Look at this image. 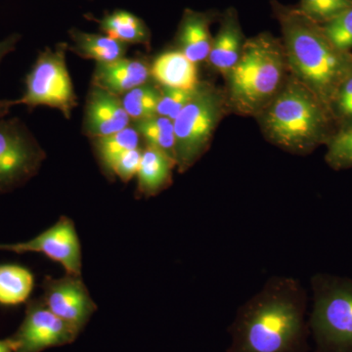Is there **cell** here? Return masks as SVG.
<instances>
[{"label":"cell","instance_id":"6da1fadb","mask_svg":"<svg viewBox=\"0 0 352 352\" xmlns=\"http://www.w3.org/2000/svg\"><path fill=\"white\" fill-rule=\"evenodd\" d=\"M308 295L296 278L275 275L243 303L227 352H308Z\"/></svg>","mask_w":352,"mask_h":352},{"label":"cell","instance_id":"7a4b0ae2","mask_svg":"<svg viewBox=\"0 0 352 352\" xmlns=\"http://www.w3.org/2000/svg\"><path fill=\"white\" fill-rule=\"evenodd\" d=\"M274 10L281 27L289 74L314 91L332 112L336 94L352 72V53L338 50L322 25L298 7L276 3Z\"/></svg>","mask_w":352,"mask_h":352},{"label":"cell","instance_id":"3957f363","mask_svg":"<svg viewBox=\"0 0 352 352\" xmlns=\"http://www.w3.org/2000/svg\"><path fill=\"white\" fill-rule=\"evenodd\" d=\"M256 118L267 141L300 156L327 144L337 126L330 109L291 74L279 94Z\"/></svg>","mask_w":352,"mask_h":352},{"label":"cell","instance_id":"277c9868","mask_svg":"<svg viewBox=\"0 0 352 352\" xmlns=\"http://www.w3.org/2000/svg\"><path fill=\"white\" fill-rule=\"evenodd\" d=\"M289 76L282 41L268 32L245 39L239 60L224 78L229 108L239 115L258 117Z\"/></svg>","mask_w":352,"mask_h":352},{"label":"cell","instance_id":"5b68a950","mask_svg":"<svg viewBox=\"0 0 352 352\" xmlns=\"http://www.w3.org/2000/svg\"><path fill=\"white\" fill-rule=\"evenodd\" d=\"M308 318L315 352H352V279L317 273L310 279Z\"/></svg>","mask_w":352,"mask_h":352},{"label":"cell","instance_id":"8992f818","mask_svg":"<svg viewBox=\"0 0 352 352\" xmlns=\"http://www.w3.org/2000/svg\"><path fill=\"white\" fill-rule=\"evenodd\" d=\"M228 111L224 89L201 82L191 100L173 120L175 161L179 173L190 170L208 151L217 126Z\"/></svg>","mask_w":352,"mask_h":352},{"label":"cell","instance_id":"52a82bcc","mask_svg":"<svg viewBox=\"0 0 352 352\" xmlns=\"http://www.w3.org/2000/svg\"><path fill=\"white\" fill-rule=\"evenodd\" d=\"M67 50L68 43H60L55 50L46 47L41 51L25 76L24 94L14 100H0V116L8 115L11 109L18 105L27 106L30 110L47 106L71 119L78 106V97L67 68Z\"/></svg>","mask_w":352,"mask_h":352},{"label":"cell","instance_id":"ba28073f","mask_svg":"<svg viewBox=\"0 0 352 352\" xmlns=\"http://www.w3.org/2000/svg\"><path fill=\"white\" fill-rule=\"evenodd\" d=\"M45 159V151L22 120L0 116V194L24 186Z\"/></svg>","mask_w":352,"mask_h":352},{"label":"cell","instance_id":"9c48e42d","mask_svg":"<svg viewBox=\"0 0 352 352\" xmlns=\"http://www.w3.org/2000/svg\"><path fill=\"white\" fill-rule=\"evenodd\" d=\"M80 333L46 307L43 298L29 300L24 320L12 339L18 352H41L63 346L78 339Z\"/></svg>","mask_w":352,"mask_h":352},{"label":"cell","instance_id":"30bf717a","mask_svg":"<svg viewBox=\"0 0 352 352\" xmlns=\"http://www.w3.org/2000/svg\"><path fill=\"white\" fill-rule=\"evenodd\" d=\"M1 251L39 252L63 266L66 274L82 276V245L75 223L67 217L27 242L1 244Z\"/></svg>","mask_w":352,"mask_h":352},{"label":"cell","instance_id":"8fae6325","mask_svg":"<svg viewBox=\"0 0 352 352\" xmlns=\"http://www.w3.org/2000/svg\"><path fill=\"white\" fill-rule=\"evenodd\" d=\"M44 303L62 320L80 333L97 310L82 276H46L43 283Z\"/></svg>","mask_w":352,"mask_h":352},{"label":"cell","instance_id":"7c38bea8","mask_svg":"<svg viewBox=\"0 0 352 352\" xmlns=\"http://www.w3.org/2000/svg\"><path fill=\"white\" fill-rule=\"evenodd\" d=\"M129 122L120 96L92 85L85 110V135L91 139L110 135L126 129Z\"/></svg>","mask_w":352,"mask_h":352},{"label":"cell","instance_id":"4fadbf2b","mask_svg":"<svg viewBox=\"0 0 352 352\" xmlns=\"http://www.w3.org/2000/svg\"><path fill=\"white\" fill-rule=\"evenodd\" d=\"M151 65L140 58H120L110 63H97L92 85L122 96L151 80Z\"/></svg>","mask_w":352,"mask_h":352},{"label":"cell","instance_id":"5bb4252c","mask_svg":"<svg viewBox=\"0 0 352 352\" xmlns=\"http://www.w3.org/2000/svg\"><path fill=\"white\" fill-rule=\"evenodd\" d=\"M245 41L237 13L231 9L224 15L219 32L212 39L208 63L226 78L239 60Z\"/></svg>","mask_w":352,"mask_h":352},{"label":"cell","instance_id":"9a60e30c","mask_svg":"<svg viewBox=\"0 0 352 352\" xmlns=\"http://www.w3.org/2000/svg\"><path fill=\"white\" fill-rule=\"evenodd\" d=\"M151 78L160 87L176 89H195L201 82L197 64L178 50L166 51L155 58Z\"/></svg>","mask_w":352,"mask_h":352},{"label":"cell","instance_id":"2e32d148","mask_svg":"<svg viewBox=\"0 0 352 352\" xmlns=\"http://www.w3.org/2000/svg\"><path fill=\"white\" fill-rule=\"evenodd\" d=\"M210 17L207 13L186 9L177 32L178 50L195 64L207 61L212 50Z\"/></svg>","mask_w":352,"mask_h":352},{"label":"cell","instance_id":"e0dca14e","mask_svg":"<svg viewBox=\"0 0 352 352\" xmlns=\"http://www.w3.org/2000/svg\"><path fill=\"white\" fill-rule=\"evenodd\" d=\"M176 166L175 160L156 148L146 145L143 148L142 159L138 173V195L157 196L173 180V170Z\"/></svg>","mask_w":352,"mask_h":352},{"label":"cell","instance_id":"ac0fdd59","mask_svg":"<svg viewBox=\"0 0 352 352\" xmlns=\"http://www.w3.org/2000/svg\"><path fill=\"white\" fill-rule=\"evenodd\" d=\"M69 34L73 43L68 44V50L83 59L94 60L97 63H110L119 60L124 57L127 51V44L104 34L72 29Z\"/></svg>","mask_w":352,"mask_h":352},{"label":"cell","instance_id":"d6986e66","mask_svg":"<svg viewBox=\"0 0 352 352\" xmlns=\"http://www.w3.org/2000/svg\"><path fill=\"white\" fill-rule=\"evenodd\" d=\"M94 20L98 23L99 29L106 36L129 44H142L149 46L151 34L144 21L135 14L126 10L113 11L105 14L101 19Z\"/></svg>","mask_w":352,"mask_h":352},{"label":"cell","instance_id":"ffe728a7","mask_svg":"<svg viewBox=\"0 0 352 352\" xmlns=\"http://www.w3.org/2000/svg\"><path fill=\"white\" fill-rule=\"evenodd\" d=\"M140 134L134 126H127L116 133L91 139L95 153L102 168L109 176H112L113 164L124 153L140 147Z\"/></svg>","mask_w":352,"mask_h":352},{"label":"cell","instance_id":"44dd1931","mask_svg":"<svg viewBox=\"0 0 352 352\" xmlns=\"http://www.w3.org/2000/svg\"><path fill=\"white\" fill-rule=\"evenodd\" d=\"M32 273L15 264L0 265V305L7 307L28 302L34 289Z\"/></svg>","mask_w":352,"mask_h":352},{"label":"cell","instance_id":"7402d4cb","mask_svg":"<svg viewBox=\"0 0 352 352\" xmlns=\"http://www.w3.org/2000/svg\"><path fill=\"white\" fill-rule=\"evenodd\" d=\"M133 126L140 134L141 138L146 141V145L156 148L175 161L173 120L157 115L148 119L135 120Z\"/></svg>","mask_w":352,"mask_h":352},{"label":"cell","instance_id":"603a6c76","mask_svg":"<svg viewBox=\"0 0 352 352\" xmlns=\"http://www.w3.org/2000/svg\"><path fill=\"white\" fill-rule=\"evenodd\" d=\"M120 99L127 115L133 122L148 119L157 116L161 88L148 82L122 95Z\"/></svg>","mask_w":352,"mask_h":352},{"label":"cell","instance_id":"cb8c5ba5","mask_svg":"<svg viewBox=\"0 0 352 352\" xmlns=\"http://www.w3.org/2000/svg\"><path fill=\"white\" fill-rule=\"evenodd\" d=\"M325 161L335 170L352 168V124L340 127L328 141Z\"/></svg>","mask_w":352,"mask_h":352},{"label":"cell","instance_id":"d4e9b609","mask_svg":"<svg viewBox=\"0 0 352 352\" xmlns=\"http://www.w3.org/2000/svg\"><path fill=\"white\" fill-rule=\"evenodd\" d=\"M352 7V0H300L298 7L305 15L323 25Z\"/></svg>","mask_w":352,"mask_h":352},{"label":"cell","instance_id":"484cf974","mask_svg":"<svg viewBox=\"0 0 352 352\" xmlns=\"http://www.w3.org/2000/svg\"><path fill=\"white\" fill-rule=\"evenodd\" d=\"M326 36L340 51L351 52L352 50V7L321 25Z\"/></svg>","mask_w":352,"mask_h":352},{"label":"cell","instance_id":"4316f807","mask_svg":"<svg viewBox=\"0 0 352 352\" xmlns=\"http://www.w3.org/2000/svg\"><path fill=\"white\" fill-rule=\"evenodd\" d=\"M196 88L185 90L161 87V99L157 104V115L175 120L195 94Z\"/></svg>","mask_w":352,"mask_h":352},{"label":"cell","instance_id":"83f0119b","mask_svg":"<svg viewBox=\"0 0 352 352\" xmlns=\"http://www.w3.org/2000/svg\"><path fill=\"white\" fill-rule=\"evenodd\" d=\"M332 112L340 127L352 124V72L340 85L336 94Z\"/></svg>","mask_w":352,"mask_h":352},{"label":"cell","instance_id":"f1b7e54d","mask_svg":"<svg viewBox=\"0 0 352 352\" xmlns=\"http://www.w3.org/2000/svg\"><path fill=\"white\" fill-rule=\"evenodd\" d=\"M143 148L124 153L113 164L112 176H118L122 182H129L134 176L138 175L142 159Z\"/></svg>","mask_w":352,"mask_h":352},{"label":"cell","instance_id":"f546056e","mask_svg":"<svg viewBox=\"0 0 352 352\" xmlns=\"http://www.w3.org/2000/svg\"><path fill=\"white\" fill-rule=\"evenodd\" d=\"M21 38H22V36H21L20 34L14 32V34H11L10 36L0 41V64H1L2 60H3L9 53L13 52V51L16 50Z\"/></svg>","mask_w":352,"mask_h":352},{"label":"cell","instance_id":"4dcf8cb0","mask_svg":"<svg viewBox=\"0 0 352 352\" xmlns=\"http://www.w3.org/2000/svg\"><path fill=\"white\" fill-rule=\"evenodd\" d=\"M0 352H18L17 344L12 337L0 340Z\"/></svg>","mask_w":352,"mask_h":352},{"label":"cell","instance_id":"1f68e13d","mask_svg":"<svg viewBox=\"0 0 352 352\" xmlns=\"http://www.w3.org/2000/svg\"><path fill=\"white\" fill-rule=\"evenodd\" d=\"M0 251H1V244H0Z\"/></svg>","mask_w":352,"mask_h":352}]
</instances>
